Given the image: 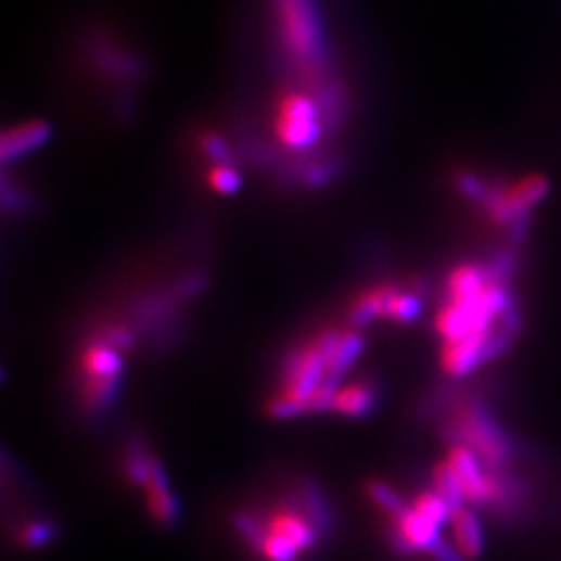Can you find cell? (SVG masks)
<instances>
[{
  "label": "cell",
  "instance_id": "cell-1",
  "mask_svg": "<svg viewBox=\"0 0 561 561\" xmlns=\"http://www.w3.org/2000/svg\"><path fill=\"white\" fill-rule=\"evenodd\" d=\"M447 433L458 445L472 449L485 468L493 472H499L512 456V447L506 435L479 401H468L462 406L449 422Z\"/></svg>",
  "mask_w": 561,
  "mask_h": 561
},
{
  "label": "cell",
  "instance_id": "cell-2",
  "mask_svg": "<svg viewBox=\"0 0 561 561\" xmlns=\"http://www.w3.org/2000/svg\"><path fill=\"white\" fill-rule=\"evenodd\" d=\"M551 190L545 175H528L513 183L487 181V190L479 200V206L487 213L495 227L510 229L515 220L533 215L538 202H543Z\"/></svg>",
  "mask_w": 561,
  "mask_h": 561
},
{
  "label": "cell",
  "instance_id": "cell-3",
  "mask_svg": "<svg viewBox=\"0 0 561 561\" xmlns=\"http://www.w3.org/2000/svg\"><path fill=\"white\" fill-rule=\"evenodd\" d=\"M322 133L320 104L306 92H285L277 102L275 111V136L290 150H306L315 146Z\"/></svg>",
  "mask_w": 561,
  "mask_h": 561
},
{
  "label": "cell",
  "instance_id": "cell-4",
  "mask_svg": "<svg viewBox=\"0 0 561 561\" xmlns=\"http://www.w3.org/2000/svg\"><path fill=\"white\" fill-rule=\"evenodd\" d=\"M327 360L320 352L317 342L297 349L288 356L283 362V377H285V390L281 395L290 397L293 401L308 404V399L317 393L318 387L327 379ZM308 408V406H306Z\"/></svg>",
  "mask_w": 561,
  "mask_h": 561
},
{
  "label": "cell",
  "instance_id": "cell-5",
  "mask_svg": "<svg viewBox=\"0 0 561 561\" xmlns=\"http://www.w3.org/2000/svg\"><path fill=\"white\" fill-rule=\"evenodd\" d=\"M279 11L288 47L297 59L315 65L320 54V42L310 0H279Z\"/></svg>",
  "mask_w": 561,
  "mask_h": 561
},
{
  "label": "cell",
  "instance_id": "cell-6",
  "mask_svg": "<svg viewBox=\"0 0 561 561\" xmlns=\"http://www.w3.org/2000/svg\"><path fill=\"white\" fill-rule=\"evenodd\" d=\"M441 526L416 512L415 508H406L393 518L390 531L391 547L399 556H412L416 551L429 553L441 540Z\"/></svg>",
  "mask_w": 561,
  "mask_h": 561
},
{
  "label": "cell",
  "instance_id": "cell-7",
  "mask_svg": "<svg viewBox=\"0 0 561 561\" xmlns=\"http://www.w3.org/2000/svg\"><path fill=\"white\" fill-rule=\"evenodd\" d=\"M449 468L454 470L464 499L468 503L474 506H487L488 499V476L490 470L485 468V464L479 460V456L468 449L466 445H451L447 460H445Z\"/></svg>",
  "mask_w": 561,
  "mask_h": 561
},
{
  "label": "cell",
  "instance_id": "cell-8",
  "mask_svg": "<svg viewBox=\"0 0 561 561\" xmlns=\"http://www.w3.org/2000/svg\"><path fill=\"white\" fill-rule=\"evenodd\" d=\"M144 490H146L148 510L152 513V518L165 526L177 524V520L181 515V508H179L175 493L169 488L167 470L163 468L158 458L152 460V472H150Z\"/></svg>",
  "mask_w": 561,
  "mask_h": 561
},
{
  "label": "cell",
  "instance_id": "cell-9",
  "mask_svg": "<svg viewBox=\"0 0 561 561\" xmlns=\"http://www.w3.org/2000/svg\"><path fill=\"white\" fill-rule=\"evenodd\" d=\"M267 528L270 535L290 540L299 551L313 549L320 538L313 522L304 513L293 512V510L272 513L267 522Z\"/></svg>",
  "mask_w": 561,
  "mask_h": 561
},
{
  "label": "cell",
  "instance_id": "cell-10",
  "mask_svg": "<svg viewBox=\"0 0 561 561\" xmlns=\"http://www.w3.org/2000/svg\"><path fill=\"white\" fill-rule=\"evenodd\" d=\"M81 370H84V381L117 379L122 377L123 370L122 352L104 340L90 343L86 345L81 356Z\"/></svg>",
  "mask_w": 561,
  "mask_h": 561
},
{
  "label": "cell",
  "instance_id": "cell-11",
  "mask_svg": "<svg viewBox=\"0 0 561 561\" xmlns=\"http://www.w3.org/2000/svg\"><path fill=\"white\" fill-rule=\"evenodd\" d=\"M50 138V127L44 122H27L4 131L2 136V161L22 158L31 150L42 146Z\"/></svg>",
  "mask_w": 561,
  "mask_h": 561
},
{
  "label": "cell",
  "instance_id": "cell-12",
  "mask_svg": "<svg viewBox=\"0 0 561 561\" xmlns=\"http://www.w3.org/2000/svg\"><path fill=\"white\" fill-rule=\"evenodd\" d=\"M451 526L460 553L466 560H476L483 553V526L479 515L464 506L451 513Z\"/></svg>",
  "mask_w": 561,
  "mask_h": 561
},
{
  "label": "cell",
  "instance_id": "cell-13",
  "mask_svg": "<svg viewBox=\"0 0 561 561\" xmlns=\"http://www.w3.org/2000/svg\"><path fill=\"white\" fill-rule=\"evenodd\" d=\"M362 352H365V337H362V333L358 329L343 331L342 342H340V347L335 352V358H333V362L329 367L324 383L333 385V387H340L343 377L349 372V368L354 367V362L360 358Z\"/></svg>",
  "mask_w": 561,
  "mask_h": 561
},
{
  "label": "cell",
  "instance_id": "cell-14",
  "mask_svg": "<svg viewBox=\"0 0 561 561\" xmlns=\"http://www.w3.org/2000/svg\"><path fill=\"white\" fill-rule=\"evenodd\" d=\"M374 404H377V390L368 383H354L337 391L335 412L349 418H365L374 410Z\"/></svg>",
  "mask_w": 561,
  "mask_h": 561
},
{
  "label": "cell",
  "instance_id": "cell-15",
  "mask_svg": "<svg viewBox=\"0 0 561 561\" xmlns=\"http://www.w3.org/2000/svg\"><path fill=\"white\" fill-rule=\"evenodd\" d=\"M302 508H304V515L317 528L318 535H329L331 533V528H333V513H331L324 493L320 490L317 483L306 481L302 485Z\"/></svg>",
  "mask_w": 561,
  "mask_h": 561
},
{
  "label": "cell",
  "instance_id": "cell-16",
  "mask_svg": "<svg viewBox=\"0 0 561 561\" xmlns=\"http://www.w3.org/2000/svg\"><path fill=\"white\" fill-rule=\"evenodd\" d=\"M420 313H422L420 293L408 292V290H401L397 285H391L387 304H385V317L383 318L408 324V322H415L416 318L420 317Z\"/></svg>",
  "mask_w": 561,
  "mask_h": 561
},
{
  "label": "cell",
  "instance_id": "cell-17",
  "mask_svg": "<svg viewBox=\"0 0 561 561\" xmlns=\"http://www.w3.org/2000/svg\"><path fill=\"white\" fill-rule=\"evenodd\" d=\"M433 485H435L433 490H437L441 497L445 499V503L451 508V513L460 510V508H464V493H462V487H460L454 470L449 468L447 462H439V464L435 466V470H433Z\"/></svg>",
  "mask_w": 561,
  "mask_h": 561
},
{
  "label": "cell",
  "instance_id": "cell-18",
  "mask_svg": "<svg viewBox=\"0 0 561 561\" xmlns=\"http://www.w3.org/2000/svg\"><path fill=\"white\" fill-rule=\"evenodd\" d=\"M119 381L117 379H100V381H84V404L90 410H104L109 408L119 393Z\"/></svg>",
  "mask_w": 561,
  "mask_h": 561
},
{
  "label": "cell",
  "instance_id": "cell-19",
  "mask_svg": "<svg viewBox=\"0 0 561 561\" xmlns=\"http://www.w3.org/2000/svg\"><path fill=\"white\" fill-rule=\"evenodd\" d=\"M412 508L420 515H424L426 520L435 522L437 526L451 522V508L445 503V499L441 497L437 490H424V493L416 495Z\"/></svg>",
  "mask_w": 561,
  "mask_h": 561
},
{
  "label": "cell",
  "instance_id": "cell-20",
  "mask_svg": "<svg viewBox=\"0 0 561 561\" xmlns=\"http://www.w3.org/2000/svg\"><path fill=\"white\" fill-rule=\"evenodd\" d=\"M233 524H235V531L240 533V537L244 538L245 543L260 553L265 540L269 537V528H267V522H260L256 515L252 513H238L233 518Z\"/></svg>",
  "mask_w": 561,
  "mask_h": 561
},
{
  "label": "cell",
  "instance_id": "cell-21",
  "mask_svg": "<svg viewBox=\"0 0 561 561\" xmlns=\"http://www.w3.org/2000/svg\"><path fill=\"white\" fill-rule=\"evenodd\" d=\"M152 460H154V456H150L142 445L131 447L127 462H125L127 479L138 487H146L150 472H152Z\"/></svg>",
  "mask_w": 561,
  "mask_h": 561
},
{
  "label": "cell",
  "instance_id": "cell-22",
  "mask_svg": "<svg viewBox=\"0 0 561 561\" xmlns=\"http://www.w3.org/2000/svg\"><path fill=\"white\" fill-rule=\"evenodd\" d=\"M368 497L383 510L385 513H390L391 518L399 515L404 512L408 506L404 503V499L385 483H379V481H372L368 483Z\"/></svg>",
  "mask_w": 561,
  "mask_h": 561
},
{
  "label": "cell",
  "instance_id": "cell-23",
  "mask_svg": "<svg viewBox=\"0 0 561 561\" xmlns=\"http://www.w3.org/2000/svg\"><path fill=\"white\" fill-rule=\"evenodd\" d=\"M208 186L217 194H235L242 188V175L231 165H215L208 171Z\"/></svg>",
  "mask_w": 561,
  "mask_h": 561
},
{
  "label": "cell",
  "instance_id": "cell-24",
  "mask_svg": "<svg viewBox=\"0 0 561 561\" xmlns=\"http://www.w3.org/2000/svg\"><path fill=\"white\" fill-rule=\"evenodd\" d=\"M54 537H56V524L38 520V522L25 524L20 533V543L27 549H38V547L49 545Z\"/></svg>",
  "mask_w": 561,
  "mask_h": 561
},
{
  "label": "cell",
  "instance_id": "cell-25",
  "mask_svg": "<svg viewBox=\"0 0 561 561\" xmlns=\"http://www.w3.org/2000/svg\"><path fill=\"white\" fill-rule=\"evenodd\" d=\"M260 556L269 561H295L299 556V549L290 540L269 533V537L260 549Z\"/></svg>",
  "mask_w": 561,
  "mask_h": 561
},
{
  "label": "cell",
  "instance_id": "cell-26",
  "mask_svg": "<svg viewBox=\"0 0 561 561\" xmlns=\"http://www.w3.org/2000/svg\"><path fill=\"white\" fill-rule=\"evenodd\" d=\"M308 408L299 401H293L285 395H277L272 397L267 406V415L277 420H288V418H295V416L306 415Z\"/></svg>",
  "mask_w": 561,
  "mask_h": 561
},
{
  "label": "cell",
  "instance_id": "cell-27",
  "mask_svg": "<svg viewBox=\"0 0 561 561\" xmlns=\"http://www.w3.org/2000/svg\"><path fill=\"white\" fill-rule=\"evenodd\" d=\"M202 150L217 163V165H229L231 163V152L225 144V140L217 133H204L202 136Z\"/></svg>",
  "mask_w": 561,
  "mask_h": 561
},
{
  "label": "cell",
  "instance_id": "cell-28",
  "mask_svg": "<svg viewBox=\"0 0 561 561\" xmlns=\"http://www.w3.org/2000/svg\"><path fill=\"white\" fill-rule=\"evenodd\" d=\"M429 556L435 561H466L464 556L460 553V549L449 545V543H445L443 538L429 551Z\"/></svg>",
  "mask_w": 561,
  "mask_h": 561
}]
</instances>
